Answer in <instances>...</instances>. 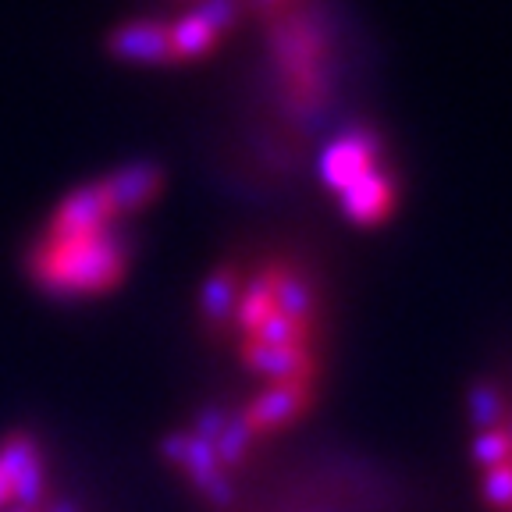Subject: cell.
Returning a JSON list of instances; mask_svg holds the SVG:
<instances>
[{"label": "cell", "instance_id": "6da1fadb", "mask_svg": "<svg viewBox=\"0 0 512 512\" xmlns=\"http://www.w3.org/2000/svg\"><path fill=\"white\" fill-rule=\"evenodd\" d=\"M125 271V246L114 235V224L86 235H47L32 249L29 274L36 285L57 296H93L104 292Z\"/></svg>", "mask_w": 512, "mask_h": 512}, {"label": "cell", "instance_id": "7a4b0ae2", "mask_svg": "<svg viewBox=\"0 0 512 512\" xmlns=\"http://www.w3.org/2000/svg\"><path fill=\"white\" fill-rule=\"evenodd\" d=\"M160 452H164L168 463L182 466V470L189 473V480L200 488V495L207 498L214 509H232L235 505L232 480L224 473L221 459H217L210 441H200L196 434H171V438H164Z\"/></svg>", "mask_w": 512, "mask_h": 512}, {"label": "cell", "instance_id": "3957f363", "mask_svg": "<svg viewBox=\"0 0 512 512\" xmlns=\"http://www.w3.org/2000/svg\"><path fill=\"white\" fill-rule=\"evenodd\" d=\"M377 139L370 132H349L338 143H331L320 153V178L324 185L335 192H342L345 185H352L356 178H363L367 171L377 168Z\"/></svg>", "mask_w": 512, "mask_h": 512}, {"label": "cell", "instance_id": "277c9868", "mask_svg": "<svg viewBox=\"0 0 512 512\" xmlns=\"http://www.w3.org/2000/svg\"><path fill=\"white\" fill-rule=\"evenodd\" d=\"M100 185H104L107 200H111L114 217H128L157 200L160 189H164V171L157 164H150V160H136V164H125L114 175L100 178Z\"/></svg>", "mask_w": 512, "mask_h": 512}, {"label": "cell", "instance_id": "5b68a950", "mask_svg": "<svg viewBox=\"0 0 512 512\" xmlns=\"http://www.w3.org/2000/svg\"><path fill=\"white\" fill-rule=\"evenodd\" d=\"M310 406V388L306 381H281L271 384L267 392H260L246 409H242V420L253 434L260 431H278V427H288L292 420L303 416V409Z\"/></svg>", "mask_w": 512, "mask_h": 512}, {"label": "cell", "instance_id": "8992f818", "mask_svg": "<svg viewBox=\"0 0 512 512\" xmlns=\"http://www.w3.org/2000/svg\"><path fill=\"white\" fill-rule=\"evenodd\" d=\"M0 470L8 477L11 495L18 498L22 509H36L43 498V463L40 452H36V441L25 438V434H11L4 445H0Z\"/></svg>", "mask_w": 512, "mask_h": 512}, {"label": "cell", "instance_id": "52a82bcc", "mask_svg": "<svg viewBox=\"0 0 512 512\" xmlns=\"http://www.w3.org/2000/svg\"><path fill=\"white\" fill-rule=\"evenodd\" d=\"M114 224V207L107 200V192L100 182L82 185L75 189L68 200H61V207L50 217V235H86L96 228Z\"/></svg>", "mask_w": 512, "mask_h": 512}, {"label": "cell", "instance_id": "ba28073f", "mask_svg": "<svg viewBox=\"0 0 512 512\" xmlns=\"http://www.w3.org/2000/svg\"><path fill=\"white\" fill-rule=\"evenodd\" d=\"M111 54L128 64H175L168 22H128L114 29Z\"/></svg>", "mask_w": 512, "mask_h": 512}, {"label": "cell", "instance_id": "9c48e42d", "mask_svg": "<svg viewBox=\"0 0 512 512\" xmlns=\"http://www.w3.org/2000/svg\"><path fill=\"white\" fill-rule=\"evenodd\" d=\"M395 203V185L392 175H384L381 168L367 171L363 178H356L352 185H345L338 192V207L352 224H377Z\"/></svg>", "mask_w": 512, "mask_h": 512}, {"label": "cell", "instance_id": "30bf717a", "mask_svg": "<svg viewBox=\"0 0 512 512\" xmlns=\"http://www.w3.org/2000/svg\"><path fill=\"white\" fill-rule=\"evenodd\" d=\"M242 363L253 374L281 381H306L310 377V349L306 345H256L242 342Z\"/></svg>", "mask_w": 512, "mask_h": 512}, {"label": "cell", "instance_id": "8fae6325", "mask_svg": "<svg viewBox=\"0 0 512 512\" xmlns=\"http://www.w3.org/2000/svg\"><path fill=\"white\" fill-rule=\"evenodd\" d=\"M239 288L242 278L235 267H217L203 278L200 285V310L203 317L214 324V328H224L228 320L235 317V303H239Z\"/></svg>", "mask_w": 512, "mask_h": 512}, {"label": "cell", "instance_id": "7c38bea8", "mask_svg": "<svg viewBox=\"0 0 512 512\" xmlns=\"http://www.w3.org/2000/svg\"><path fill=\"white\" fill-rule=\"evenodd\" d=\"M271 313H274V267H267L256 278L242 281L232 320L242 328V335L249 338L256 331V324H264Z\"/></svg>", "mask_w": 512, "mask_h": 512}, {"label": "cell", "instance_id": "4fadbf2b", "mask_svg": "<svg viewBox=\"0 0 512 512\" xmlns=\"http://www.w3.org/2000/svg\"><path fill=\"white\" fill-rule=\"evenodd\" d=\"M274 310L285 313L288 320L296 324H310L313 310H317V296H313V285L296 271H285V267H274Z\"/></svg>", "mask_w": 512, "mask_h": 512}, {"label": "cell", "instance_id": "5bb4252c", "mask_svg": "<svg viewBox=\"0 0 512 512\" xmlns=\"http://www.w3.org/2000/svg\"><path fill=\"white\" fill-rule=\"evenodd\" d=\"M168 29H171L175 61H200V57H207L217 43V32L210 29V25H203L192 11L185 18H178L175 25H168Z\"/></svg>", "mask_w": 512, "mask_h": 512}, {"label": "cell", "instance_id": "9a60e30c", "mask_svg": "<svg viewBox=\"0 0 512 512\" xmlns=\"http://www.w3.org/2000/svg\"><path fill=\"white\" fill-rule=\"evenodd\" d=\"M466 413H470V424L480 431H495L505 420V399L495 384H473L470 395H466Z\"/></svg>", "mask_w": 512, "mask_h": 512}, {"label": "cell", "instance_id": "2e32d148", "mask_svg": "<svg viewBox=\"0 0 512 512\" xmlns=\"http://www.w3.org/2000/svg\"><path fill=\"white\" fill-rule=\"evenodd\" d=\"M253 438L256 434L246 427V420H242L239 413L228 416V427L221 431V438L214 441V452L217 459H221L224 470H232V466H242L249 456V448H253Z\"/></svg>", "mask_w": 512, "mask_h": 512}, {"label": "cell", "instance_id": "e0dca14e", "mask_svg": "<svg viewBox=\"0 0 512 512\" xmlns=\"http://www.w3.org/2000/svg\"><path fill=\"white\" fill-rule=\"evenodd\" d=\"M470 456H473V463L484 466V470H495V466H502V463H512L509 431H505V427H495V431H480L477 438H473Z\"/></svg>", "mask_w": 512, "mask_h": 512}, {"label": "cell", "instance_id": "ac0fdd59", "mask_svg": "<svg viewBox=\"0 0 512 512\" xmlns=\"http://www.w3.org/2000/svg\"><path fill=\"white\" fill-rule=\"evenodd\" d=\"M306 338V328L296 324V320H288L285 313L274 310L264 324H256V331L246 338V342H256V345H303Z\"/></svg>", "mask_w": 512, "mask_h": 512}, {"label": "cell", "instance_id": "d6986e66", "mask_svg": "<svg viewBox=\"0 0 512 512\" xmlns=\"http://www.w3.org/2000/svg\"><path fill=\"white\" fill-rule=\"evenodd\" d=\"M480 495L491 509L505 512L512 509V463H502L495 470H484V480H480Z\"/></svg>", "mask_w": 512, "mask_h": 512}, {"label": "cell", "instance_id": "ffe728a7", "mask_svg": "<svg viewBox=\"0 0 512 512\" xmlns=\"http://www.w3.org/2000/svg\"><path fill=\"white\" fill-rule=\"evenodd\" d=\"M192 15L200 18L203 25H210V29L221 36V32L232 29L235 18H239V4H235V0H200V4L192 8Z\"/></svg>", "mask_w": 512, "mask_h": 512}, {"label": "cell", "instance_id": "44dd1931", "mask_svg": "<svg viewBox=\"0 0 512 512\" xmlns=\"http://www.w3.org/2000/svg\"><path fill=\"white\" fill-rule=\"evenodd\" d=\"M228 409L224 406H203L200 413H196V420H192V434L200 441H210L214 445L217 438H221V431L228 427Z\"/></svg>", "mask_w": 512, "mask_h": 512}, {"label": "cell", "instance_id": "7402d4cb", "mask_svg": "<svg viewBox=\"0 0 512 512\" xmlns=\"http://www.w3.org/2000/svg\"><path fill=\"white\" fill-rule=\"evenodd\" d=\"M11 498V484H8V477H4V470H0V505L8 502Z\"/></svg>", "mask_w": 512, "mask_h": 512}, {"label": "cell", "instance_id": "603a6c76", "mask_svg": "<svg viewBox=\"0 0 512 512\" xmlns=\"http://www.w3.org/2000/svg\"><path fill=\"white\" fill-rule=\"evenodd\" d=\"M50 512H79V505H75V502H57V505H50Z\"/></svg>", "mask_w": 512, "mask_h": 512}, {"label": "cell", "instance_id": "cb8c5ba5", "mask_svg": "<svg viewBox=\"0 0 512 512\" xmlns=\"http://www.w3.org/2000/svg\"><path fill=\"white\" fill-rule=\"evenodd\" d=\"M253 4H274V0H253Z\"/></svg>", "mask_w": 512, "mask_h": 512}, {"label": "cell", "instance_id": "d4e9b609", "mask_svg": "<svg viewBox=\"0 0 512 512\" xmlns=\"http://www.w3.org/2000/svg\"><path fill=\"white\" fill-rule=\"evenodd\" d=\"M505 431H509V441H512V420H509V427H505Z\"/></svg>", "mask_w": 512, "mask_h": 512}, {"label": "cell", "instance_id": "484cf974", "mask_svg": "<svg viewBox=\"0 0 512 512\" xmlns=\"http://www.w3.org/2000/svg\"><path fill=\"white\" fill-rule=\"evenodd\" d=\"M15 512H29V509H22V505H18V509H15Z\"/></svg>", "mask_w": 512, "mask_h": 512}]
</instances>
